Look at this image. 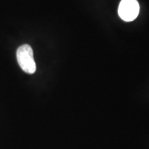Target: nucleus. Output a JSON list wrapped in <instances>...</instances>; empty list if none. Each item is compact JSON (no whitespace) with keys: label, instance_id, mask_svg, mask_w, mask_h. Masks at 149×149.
Returning a JSON list of instances; mask_svg holds the SVG:
<instances>
[{"label":"nucleus","instance_id":"2","mask_svg":"<svg viewBox=\"0 0 149 149\" xmlns=\"http://www.w3.org/2000/svg\"><path fill=\"white\" fill-rule=\"evenodd\" d=\"M139 4L137 0H122L119 5L118 15L125 22H132L138 16Z\"/></svg>","mask_w":149,"mask_h":149},{"label":"nucleus","instance_id":"1","mask_svg":"<svg viewBox=\"0 0 149 149\" xmlns=\"http://www.w3.org/2000/svg\"><path fill=\"white\" fill-rule=\"evenodd\" d=\"M17 60L22 70L28 74H33L36 71V64L33 57V51L29 44H24L17 48L16 52Z\"/></svg>","mask_w":149,"mask_h":149}]
</instances>
